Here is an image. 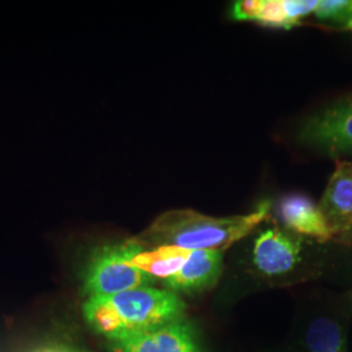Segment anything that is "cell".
<instances>
[{
  "mask_svg": "<svg viewBox=\"0 0 352 352\" xmlns=\"http://www.w3.org/2000/svg\"><path fill=\"white\" fill-rule=\"evenodd\" d=\"M186 302L168 289H128L88 299L82 312L90 327L107 340L184 320Z\"/></svg>",
  "mask_w": 352,
  "mask_h": 352,
  "instance_id": "1",
  "label": "cell"
},
{
  "mask_svg": "<svg viewBox=\"0 0 352 352\" xmlns=\"http://www.w3.org/2000/svg\"><path fill=\"white\" fill-rule=\"evenodd\" d=\"M190 253L192 251L184 248L164 245L157 247L153 251L141 252L132 258L131 263L151 277L162 278L166 280L184 266L188 261Z\"/></svg>",
  "mask_w": 352,
  "mask_h": 352,
  "instance_id": "10",
  "label": "cell"
},
{
  "mask_svg": "<svg viewBox=\"0 0 352 352\" xmlns=\"http://www.w3.org/2000/svg\"><path fill=\"white\" fill-rule=\"evenodd\" d=\"M269 202L245 215L215 218L192 209L171 210L158 217L138 239L144 245H173L188 251H225L245 238L267 218Z\"/></svg>",
  "mask_w": 352,
  "mask_h": 352,
  "instance_id": "2",
  "label": "cell"
},
{
  "mask_svg": "<svg viewBox=\"0 0 352 352\" xmlns=\"http://www.w3.org/2000/svg\"><path fill=\"white\" fill-rule=\"evenodd\" d=\"M344 24H346V29H349V30H351L352 32V17L351 19H349Z\"/></svg>",
  "mask_w": 352,
  "mask_h": 352,
  "instance_id": "16",
  "label": "cell"
},
{
  "mask_svg": "<svg viewBox=\"0 0 352 352\" xmlns=\"http://www.w3.org/2000/svg\"><path fill=\"white\" fill-rule=\"evenodd\" d=\"M113 352H200L186 320L109 340Z\"/></svg>",
  "mask_w": 352,
  "mask_h": 352,
  "instance_id": "5",
  "label": "cell"
},
{
  "mask_svg": "<svg viewBox=\"0 0 352 352\" xmlns=\"http://www.w3.org/2000/svg\"><path fill=\"white\" fill-rule=\"evenodd\" d=\"M318 208L334 238L350 223L352 219L351 162H337L336 171L327 183Z\"/></svg>",
  "mask_w": 352,
  "mask_h": 352,
  "instance_id": "8",
  "label": "cell"
},
{
  "mask_svg": "<svg viewBox=\"0 0 352 352\" xmlns=\"http://www.w3.org/2000/svg\"><path fill=\"white\" fill-rule=\"evenodd\" d=\"M302 239L277 227L263 231L253 247V265L264 277H283L302 261Z\"/></svg>",
  "mask_w": 352,
  "mask_h": 352,
  "instance_id": "4",
  "label": "cell"
},
{
  "mask_svg": "<svg viewBox=\"0 0 352 352\" xmlns=\"http://www.w3.org/2000/svg\"><path fill=\"white\" fill-rule=\"evenodd\" d=\"M37 352H76L72 351V350H67V349H63V347H49V349H42V350H39Z\"/></svg>",
  "mask_w": 352,
  "mask_h": 352,
  "instance_id": "15",
  "label": "cell"
},
{
  "mask_svg": "<svg viewBox=\"0 0 352 352\" xmlns=\"http://www.w3.org/2000/svg\"><path fill=\"white\" fill-rule=\"evenodd\" d=\"M223 269V251H192L188 261L164 280L166 289L174 294L197 295L213 289Z\"/></svg>",
  "mask_w": 352,
  "mask_h": 352,
  "instance_id": "7",
  "label": "cell"
},
{
  "mask_svg": "<svg viewBox=\"0 0 352 352\" xmlns=\"http://www.w3.org/2000/svg\"><path fill=\"white\" fill-rule=\"evenodd\" d=\"M315 14L320 20H336L346 23L350 19V0H321Z\"/></svg>",
  "mask_w": 352,
  "mask_h": 352,
  "instance_id": "13",
  "label": "cell"
},
{
  "mask_svg": "<svg viewBox=\"0 0 352 352\" xmlns=\"http://www.w3.org/2000/svg\"><path fill=\"white\" fill-rule=\"evenodd\" d=\"M279 214L285 226L299 236H311L321 243L334 238L318 205L307 196H286L279 204Z\"/></svg>",
  "mask_w": 352,
  "mask_h": 352,
  "instance_id": "9",
  "label": "cell"
},
{
  "mask_svg": "<svg viewBox=\"0 0 352 352\" xmlns=\"http://www.w3.org/2000/svg\"><path fill=\"white\" fill-rule=\"evenodd\" d=\"M144 247L136 238L97 250L84 276V292L88 299L111 296L153 285L154 278L131 263L135 256L144 252Z\"/></svg>",
  "mask_w": 352,
  "mask_h": 352,
  "instance_id": "3",
  "label": "cell"
},
{
  "mask_svg": "<svg viewBox=\"0 0 352 352\" xmlns=\"http://www.w3.org/2000/svg\"><path fill=\"white\" fill-rule=\"evenodd\" d=\"M334 240L343 245H352V219L346 228L334 238Z\"/></svg>",
  "mask_w": 352,
  "mask_h": 352,
  "instance_id": "14",
  "label": "cell"
},
{
  "mask_svg": "<svg viewBox=\"0 0 352 352\" xmlns=\"http://www.w3.org/2000/svg\"><path fill=\"white\" fill-rule=\"evenodd\" d=\"M302 140L331 153L352 151V100L308 119L302 126Z\"/></svg>",
  "mask_w": 352,
  "mask_h": 352,
  "instance_id": "6",
  "label": "cell"
},
{
  "mask_svg": "<svg viewBox=\"0 0 352 352\" xmlns=\"http://www.w3.org/2000/svg\"><path fill=\"white\" fill-rule=\"evenodd\" d=\"M309 352H346L340 327L329 318H318L307 333Z\"/></svg>",
  "mask_w": 352,
  "mask_h": 352,
  "instance_id": "12",
  "label": "cell"
},
{
  "mask_svg": "<svg viewBox=\"0 0 352 352\" xmlns=\"http://www.w3.org/2000/svg\"><path fill=\"white\" fill-rule=\"evenodd\" d=\"M350 153H352V151H350Z\"/></svg>",
  "mask_w": 352,
  "mask_h": 352,
  "instance_id": "18",
  "label": "cell"
},
{
  "mask_svg": "<svg viewBox=\"0 0 352 352\" xmlns=\"http://www.w3.org/2000/svg\"><path fill=\"white\" fill-rule=\"evenodd\" d=\"M352 17V1H350V19Z\"/></svg>",
  "mask_w": 352,
  "mask_h": 352,
  "instance_id": "17",
  "label": "cell"
},
{
  "mask_svg": "<svg viewBox=\"0 0 352 352\" xmlns=\"http://www.w3.org/2000/svg\"><path fill=\"white\" fill-rule=\"evenodd\" d=\"M232 17L250 20L272 28L289 29L294 24L289 19L286 0H241L232 7Z\"/></svg>",
  "mask_w": 352,
  "mask_h": 352,
  "instance_id": "11",
  "label": "cell"
}]
</instances>
